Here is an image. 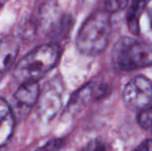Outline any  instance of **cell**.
<instances>
[{
    "label": "cell",
    "mask_w": 152,
    "mask_h": 151,
    "mask_svg": "<svg viewBox=\"0 0 152 151\" xmlns=\"http://www.w3.org/2000/svg\"><path fill=\"white\" fill-rule=\"evenodd\" d=\"M63 145V142L60 139H54L49 141L48 143H46L44 146L37 148L34 151H58Z\"/></svg>",
    "instance_id": "obj_12"
},
{
    "label": "cell",
    "mask_w": 152,
    "mask_h": 151,
    "mask_svg": "<svg viewBox=\"0 0 152 151\" xmlns=\"http://www.w3.org/2000/svg\"><path fill=\"white\" fill-rule=\"evenodd\" d=\"M113 63L120 71H134L152 65V47L132 37H122L113 49Z\"/></svg>",
    "instance_id": "obj_3"
},
{
    "label": "cell",
    "mask_w": 152,
    "mask_h": 151,
    "mask_svg": "<svg viewBox=\"0 0 152 151\" xmlns=\"http://www.w3.org/2000/svg\"><path fill=\"white\" fill-rule=\"evenodd\" d=\"M39 99V115L44 120H50L53 118L57 111L59 110L61 105L60 95L53 89L45 91L42 93V96L38 97Z\"/></svg>",
    "instance_id": "obj_8"
},
{
    "label": "cell",
    "mask_w": 152,
    "mask_h": 151,
    "mask_svg": "<svg viewBox=\"0 0 152 151\" xmlns=\"http://www.w3.org/2000/svg\"><path fill=\"white\" fill-rule=\"evenodd\" d=\"M5 1H6V0H0V4H3Z\"/></svg>",
    "instance_id": "obj_15"
},
{
    "label": "cell",
    "mask_w": 152,
    "mask_h": 151,
    "mask_svg": "<svg viewBox=\"0 0 152 151\" xmlns=\"http://www.w3.org/2000/svg\"><path fill=\"white\" fill-rule=\"evenodd\" d=\"M134 151H152V140L143 141Z\"/></svg>",
    "instance_id": "obj_14"
},
{
    "label": "cell",
    "mask_w": 152,
    "mask_h": 151,
    "mask_svg": "<svg viewBox=\"0 0 152 151\" xmlns=\"http://www.w3.org/2000/svg\"><path fill=\"white\" fill-rule=\"evenodd\" d=\"M16 118L10 106L0 97V148L7 144L15 131Z\"/></svg>",
    "instance_id": "obj_5"
},
{
    "label": "cell",
    "mask_w": 152,
    "mask_h": 151,
    "mask_svg": "<svg viewBox=\"0 0 152 151\" xmlns=\"http://www.w3.org/2000/svg\"><path fill=\"white\" fill-rule=\"evenodd\" d=\"M104 10H107L109 14H113L125 8L128 0H104Z\"/></svg>",
    "instance_id": "obj_11"
},
{
    "label": "cell",
    "mask_w": 152,
    "mask_h": 151,
    "mask_svg": "<svg viewBox=\"0 0 152 151\" xmlns=\"http://www.w3.org/2000/svg\"><path fill=\"white\" fill-rule=\"evenodd\" d=\"M150 25H151V28H152V16H151V20H150Z\"/></svg>",
    "instance_id": "obj_16"
},
{
    "label": "cell",
    "mask_w": 152,
    "mask_h": 151,
    "mask_svg": "<svg viewBox=\"0 0 152 151\" xmlns=\"http://www.w3.org/2000/svg\"><path fill=\"white\" fill-rule=\"evenodd\" d=\"M39 97V86L37 82L21 83V86L15 93V99L19 107L23 109H30L35 105Z\"/></svg>",
    "instance_id": "obj_7"
},
{
    "label": "cell",
    "mask_w": 152,
    "mask_h": 151,
    "mask_svg": "<svg viewBox=\"0 0 152 151\" xmlns=\"http://www.w3.org/2000/svg\"><path fill=\"white\" fill-rule=\"evenodd\" d=\"M112 24L107 10L93 12L84 22L77 36L78 50L87 56H96L104 52L110 40Z\"/></svg>",
    "instance_id": "obj_1"
},
{
    "label": "cell",
    "mask_w": 152,
    "mask_h": 151,
    "mask_svg": "<svg viewBox=\"0 0 152 151\" xmlns=\"http://www.w3.org/2000/svg\"><path fill=\"white\" fill-rule=\"evenodd\" d=\"M60 57L57 44H42L24 56L17 64L14 76L19 82H37L55 65Z\"/></svg>",
    "instance_id": "obj_2"
},
{
    "label": "cell",
    "mask_w": 152,
    "mask_h": 151,
    "mask_svg": "<svg viewBox=\"0 0 152 151\" xmlns=\"http://www.w3.org/2000/svg\"><path fill=\"white\" fill-rule=\"evenodd\" d=\"M79 151H104V146L102 143L97 141L91 142V143L87 144L85 147H83Z\"/></svg>",
    "instance_id": "obj_13"
},
{
    "label": "cell",
    "mask_w": 152,
    "mask_h": 151,
    "mask_svg": "<svg viewBox=\"0 0 152 151\" xmlns=\"http://www.w3.org/2000/svg\"><path fill=\"white\" fill-rule=\"evenodd\" d=\"M138 123L143 129H149L152 127V106L140 110L138 114Z\"/></svg>",
    "instance_id": "obj_10"
},
{
    "label": "cell",
    "mask_w": 152,
    "mask_h": 151,
    "mask_svg": "<svg viewBox=\"0 0 152 151\" xmlns=\"http://www.w3.org/2000/svg\"><path fill=\"white\" fill-rule=\"evenodd\" d=\"M151 0H132L126 15V22L128 29L134 34H138L140 31V18L143 12Z\"/></svg>",
    "instance_id": "obj_9"
},
{
    "label": "cell",
    "mask_w": 152,
    "mask_h": 151,
    "mask_svg": "<svg viewBox=\"0 0 152 151\" xmlns=\"http://www.w3.org/2000/svg\"><path fill=\"white\" fill-rule=\"evenodd\" d=\"M123 101L128 108L138 111L150 106L152 81L142 75L132 78L123 89Z\"/></svg>",
    "instance_id": "obj_4"
},
{
    "label": "cell",
    "mask_w": 152,
    "mask_h": 151,
    "mask_svg": "<svg viewBox=\"0 0 152 151\" xmlns=\"http://www.w3.org/2000/svg\"><path fill=\"white\" fill-rule=\"evenodd\" d=\"M19 44L15 37H4L0 40V78L12 67L18 56Z\"/></svg>",
    "instance_id": "obj_6"
}]
</instances>
